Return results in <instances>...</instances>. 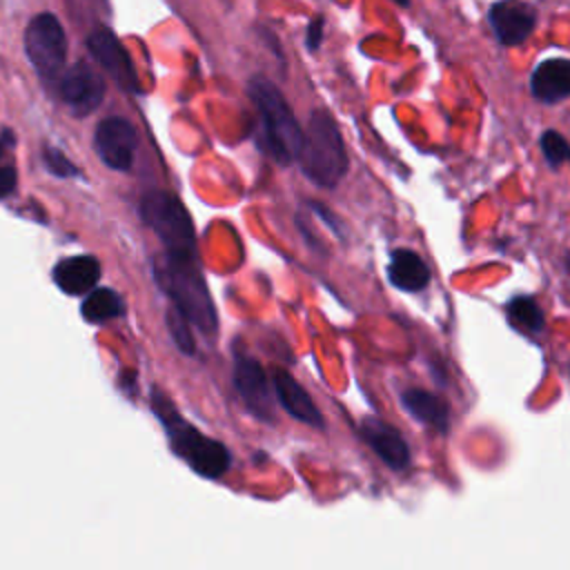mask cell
<instances>
[{
	"mask_svg": "<svg viewBox=\"0 0 570 570\" xmlns=\"http://www.w3.org/2000/svg\"><path fill=\"white\" fill-rule=\"evenodd\" d=\"M272 387L274 394L278 399V403L283 405V410L294 416L296 421L312 425V428H323V416L321 410L316 407V403L312 401V396L305 392V387L285 370L276 367L272 370Z\"/></svg>",
	"mask_w": 570,
	"mask_h": 570,
	"instance_id": "cell-13",
	"label": "cell"
},
{
	"mask_svg": "<svg viewBox=\"0 0 570 570\" xmlns=\"http://www.w3.org/2000/svg\"><path fill=\"white\" fill-rule=\"evenodd\" d=\"M430 267L428 263L414 252L399 247L390 256L387 265V281L401 292H421L430 283Z\"/></svg>",
	"mask_w": 570,
	"mask_h": 570,
	"instance_id": "cell-16",
	"label": "cell"
},
{
	"mask_svg": "<svg viewBox=\"0 0 570 570\" xmlns=\"http://www.w3.org/2000/svg\"><path fill=\"white\" fill-rule=\"evenodd\" d=\"M138 136L134 125L122 116H107L98 122L94 134V149L98 158L116 171H129L134 165Z\"/></svg>",
	"mask_w": 570,
	"mask_h": 570,
	"instance_id": "cell-7",
	"label": "cell"
},
{
	"mask_svg": "<svg viewBox=\"0 0 570 570\" xmlns=\"http://www.w3.org/2000/svg\"><path fill=\"white\" fill-rule=\"evenodd\" d=\"M42 158H45L42 163H45L47 171L58 176V178H69V176H78L80 174L78 167L56 147H45L42 149Z\"/></svg>",
	"mask_w": 570,
	"mask_h": 570,
	"instance_id": "cell-22",
	"label": "cell"
},
{
	"mask_svg": "<svg viewBox=\"0 0 570 570\" xmlns=\"http://www.w3.org/2000/svg\"><path fill=\"white\" fill-rule=\"evenodd\" d=\"M80 314L87 323H107L122 314V298L109 287H98L82 301Z\"/></svg>",
	"mask_w": 570,
	"mask_h": 570,
	"instance_id": "cell-19",
	"label": "cell"
},
{
	"mask_svg": "<svg viewBox=\"0 0 570 570\" xmlns=\"http://www.w3.org/2000/svg\"><path fill=\"white\" fill-rule=\"evenodd\" d=\"M53 283L58 289H62L69 296H78L89 292L98 278H100V263L94 256L80 254V256H69L56 263L53 272Z\"/></svg>",
	"mask_w": 570,
	"mask_h": 570,
	"instance_id": "cell-15",
	"label": "cell"
},
{
	"mask_svg": "<svg viewBox=\"0 0 570 570\" xmlns=\"http://www.w3.org/2000/svg\"><path fill=\"white\" fill-rule=\"evenodd\" d=\"M488 22L499 45H523L539 22V11L525 0H497L488 9Z\"/></svg>",
	"mask_w": 570,
	"mask_h": 570,
	"instance_id": "cell-9",
	"label": "cell"
},
{
	"mask_svg": "<svg viewBox=\"0 0 570 570\" xmlns=\"http://www.w3.org/2000/svg\"><path fill=\"white\" fill-rule=\"evenodd\" d=\"M394 4H399L401 9H410V4H412V0H392Z\"/></svg>",
	"mask_w": 570,
	"mask_h": 570,
	"instance_id": "cell-25",
	"label": "cell"
},
{
	"mask_svg": "<svg viewBox=\"0 0 570 570\" xmlns=\"http://www.w3.org/2000/svg\"><path fill=\"white\" fill-rule=\"evenodd\" d=\"M151 405L156 416L160 419L165 434L169 439V448L176 456H180L196 474L207 479H218L229 470L232 454L225 443L198 432L189 421H185L174 403L163 396L158 390L151 394Z\"/></svg>",
	"mask_w": 570,
	"mask_h": 570,
	"instance_id": "cell-3",
	"label": "cell"
},
{
	"mask_svg": "<svg viewBox=\"0 0 570 570\" xmlns=\"http://www.w3.org/2000/svg\"><path fill=\"white\" fill-rule=\"evenodd\" d=\"M530 94L546 105L570 98V58H546L530 73Z\"/></svg>",
	"mask_w": 570,
	"mask_h": 570,
	"instance_id": "cell-14",
	"label": "cell"
},
{
	"mask_svg": "<svg viewBox=\"0 0 570 570\" xmlns=\"http://www.w3.org/2000/svg\"><path fill=\"white\" fill-rule=\"evenodd\" d=\"M87 49L122 91H129V94L140 91L134 62L127 49L122 47V42L114 36V31H109L107 27H96L87 36Z\"/></svg>",
	"mask_w": 570,
	"mask_h": 570,
	"instance_id": "cell-11",
	"label": "cell"
},
{
	"mask_svg": "<svg viewBox=\"0 0 570 570\" xmlns=\"http://www.w3.org/2000/svg\"><path fill=\"white\" fill-rule=\"evenodd\" d=\"M505 314L514 327L528 334H539L546 327V314L534 296H528V294L512 296L505 305Z\"/></svg>",
	"mask_w": 570,
	"mask_h": 570,
	"instance_id": "cell-18",
	"label": "cell"
},
{
	"mask_svg": "<svg viewBox=\"0 0 570 570\" xmlns=\"http://www.w3.org/2000/svg\"><path fill=\"white\" fill-rule=\"evenodd\" d=\"M58 94L73 116H89L105 98V80L91 65L78 60L58 78Z\"/></svg>",
	"mask_w": 570,
	"mask_h": 570,
	"instance_id": "cell-10",
	"label": "cell"
},
{
	"mask_svg": "<svg viewBox=\"0 0 570 570\" xmlns=\"http://www.w3.org/2000/svg\"><path fill=\"white\" fill-rule=\"evenodd\" d=\"M323 24H325L323 16H316V18L307 24L305 45H307V49H309V51H316V49L321 47V42H323Z\"/></svg>",
	"mask_w": 570,
	"mask_h": 570,
	"instance_id": "cell-24",
	"label": "cell"
},
{
	"mask_svg": "<svg viewBox=\"0 0 570 570\" xmlns=\"http://www.w3.org/2000/svg\"><path fill=\"white\" fill-rule=\"evenodd\" d=\"M167 330H169L174 343L178 345V350H180L183 354H194L196 347H194V338H191V334H189V321L185 318V314H183L180 309L171 307V309L167 312Z\"/></svg>",
	"mask_w": 570,
	"mask_h": 570,
	"instance_id": "cell-21",
	"label": "cell"
},
{
	"mask_svg": "<svg viewBox=\"0 0 570 570\" xmlns=\"http://www.w3.org/2000/svg\"><path fill=\"white\" fill-rule=\"evenodd\" d=\"M539 142H541V151H543L548 165L559 167V165H563V163L570 160V142H568L566 136L559 134L557 129H546V131L541 134V140H539Z\"/></svg>",
	"mask_w": 570,
	"mask_h": 570,
	"instance_id": "cell-20",
	"label": "cell"
},
{
	"mask_svg": "<svg viewBox=\"0 0 570 570\" xmlns=\"http://www.w3.org/2000/svg\"><path fill=\"white\" fill-rule=\"evenodd\" d=\"M140 218L165 245V252L196 256L194 223L185 205L165 189H151L140 200Z\"/></svg>",
	"mask_w": 570,
	"mask_h": 570,
	"instance_id": "cell-5",
	"label": "cell"
},
{
	"mask_svg": "<svg viewBox=\"0 0 570 570\" xmlns=\"http://www.w3.org/2000/svg\"><path fill=\"white\" fill-rule=\"evenodd\" d=\"M303 174L318 187H334L347 174L350 158L336 120L325 109H314L298 154Z\"/></svg>",
	"mask_w": 570,
	"mask_h": 570,
	"instance_id": "cell-4",
	"label": "cell"
},
{
	"mask_svg": "<svg viewBox=\"0 0 570 570\" xmlns=\"http://www.w3.org/2000/svg\"><path fill=\"white\" fill-rule=\"evenodd\" d=\"M401 403H403L405 412L412 414L419 423L436 430L439 434H448L450 410L441 396H436L428 390H421V387H412L401 394Z\"/></svg>",
	"mask_w": 570,
	"mask_h": 570,
	"instance_id": "cell-17",
	"label": "cell"
},
{
	"mask_svg": "<svg viewBox=\"0 0 570 570\" xmlns=\"http://www.w3.org/2000/svg\"><path fill=\"white\" fill-rule=\"evenodd\" d=\"M234 387L245 407L263 423H274V392L263 365L245 354L234 356Z\"/></svg>",
	"mask_w": 570,
	"mask_h": 570,
	"instance_id": "cell-8",
	"label": "cell"
},
{
	"mask_svg": "<svg viewBox=\"0 0 570 570\" xmlns=\"http://www.w3.org/2000/svg\"><path fill=\"white\" fill-rule=\"evenodd\" d=\"M151 274L156 285L167 294L176 309L185 314V318L205 334H216L218 316L214 301L209 296L207 283L196 265V256H178V254H158L151 265Z\"/></svg>",
	"mask_w": 570,
	"mask_h": 570,
	"instance_id": "cell-1",
	"label": "cell"
},
{
	"mask_svg": "<svg viewBox=\"0 0 570 570\" xmlns=\"http://www.w3.org/2000/svg\"><path fill=\"white\" fill-rule=\"evenodd\" d=\"M363 441L370 445V450L392 470H405L410 465V448H407V441L403 439V434L376 419V416H365L361 421V428H358Z\"/></svg>",
	"mask_w": 570,
	"mask_h": 570,
	"instance_id": "cell-12",
	"label": "cell"
},
{
	"mask_svg": "<svg viewBox=\"0 0 570 570\" xmlns=\"http://www.w3.org/2000/svg\"><path fill=\"white\" fill-rule=\"evenodd\" d=\"M18 171L11 158H7V145L0 142V200L16 189Z\"/></svg>",
	"mask_w": 570,
	"mask_h": 570,
	"instance_id": "cell-23",
	"label": "cell"
},
{
	"mask_svg": "<svg viewBox=\"0 0 570 570\" xmlns=\"http://www.w3.org/2000/svg\"><path fill=\"white\" fill-rule=\"evenodd\" d=\"M24 51L42 80H58L67 60V36L56 13L33 16L24 29Z\"/></svg>",
	"mask_w": 570,
	"mask_h": 570,
	"instance_id": "cell-6",
	"label": "cell"
},
{
	"mask_svg": "<svg viewBox=\"0 0 570 570\" xmlns=\"http://www.w3.org/2000/svg\"><path fill=\"white\" fill-rule=\"evenodd\" d=\"M566 269L570 272V252H568V256H566Z\"/></svg>",
	"mask_w": 570,
	"mask_h": 570,
	"instance_id": "cell-26",
	"label": "cell"
},
{
	"mask_svg": "<svg viewBox=\"0 0 570 570\" xmlns=\"http://www.w3.org/2000/svg\"><path fill=\"white\" fill-rule=\"evenodd\" d=\"M247 91L261 116L258 138L263 151L269 154L278 165H289L298 160L305 131L301 129L281 89L272 80L254 76L247 85Z\"/></svg>",
	"mask_w": 570,
	"mask_h": 570,
	"instance_id": "cell-2",
	"label": "cell"
}]
</instances>
